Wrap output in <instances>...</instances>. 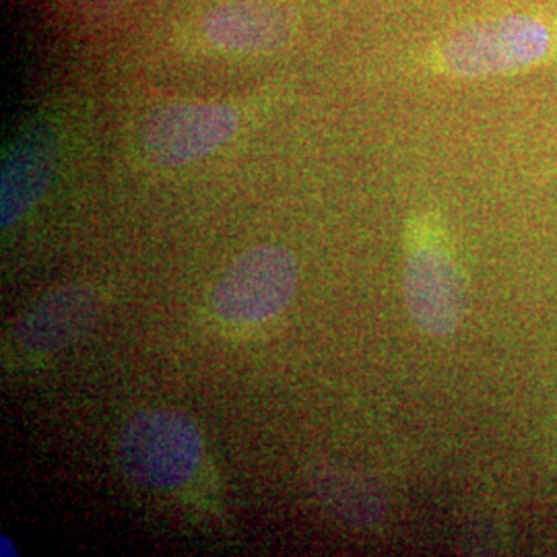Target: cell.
I'll return each instance as SVG.
<instances>
[{"mask_svg": "<svg viewBox=\"0 0 557 557\" xmlns=\"http://www.w3.org/2000/svg\"><path fill=\"white\" fill-rule=\"evenodd\" d=\"M298 281V259L289 248H250L220 278L213 310L223 322L236 326L269 322L292 304Z\"/></svg>", "mask_w": 557, "mask_h": 557, "instance_id": "3957f363", "label": "cell"}, {"mask_svg": "<svg viewBox=\"0 0 557 557\" xmlns=\"http://www.w3.org/2000/svg\"><path fill=\"white\" fill-rule=\"evenodd\" d=\"M403 292L411 319L430 335H450L465 314V285L453 259L423 248L413 252L403 275Z\"/></svg>", "mask_w": 557, "mask_h": 557, "instance_id": "8992f818", "label": "cell"}, {"mask_svg": "<svg viewBox=\"0 0 557 557\" xmlns=\"http://www.w3.org/2000/svg\"><path fill=\"white\" fill-rule=\"evenodd\" d=\"M0 541H2V552H0L2 556H17V552H13V545H11L9 541H7V537H4V535L0 537Z\"/></svg>", "mask_w": 557, "mask_h": 557, "instance_id": "30bf717a", "label": "cell"}, {"mask_svg": "<svg viewBox=\"0 0 557 557\" xmlns=\"http://www.w3.org/2000/svg\"><path fill=\"white\" fill-rule=\"evenodd\" d=\"M236 110L218 103H172L153 112L143 126V147L160 165L200 160L234 137Z\"/></svg>", "mask_w": 557, "mask_h": 557, "instance_id": "277c9868", "label": "cell"}, {"mask_svg": "<svg viewBox=\"0 0 557 557\" xmlns=\"http://www.w3.org/2000/svg\"><path fill=\"white\" fill-rule=\"evenodd\" d=\"M554 59L557 21L529 13L469 23L438 50L440 66L465 79L512 75Z\"/></svg>", "mask_w": 557, "mask_h": 557, "instance_id": "6da1fadb", "label": "cell"}, {"mask_svg": "<svg viewBox=\"0 0 557 557\" xmlns=\"http://www.w3.org/2000/svg\"><path fill=\"white\" fill-rule=\"evenodd\" d=\"M57 156V135L46 124L32 126L13 143L0 182V225L4 232L41 199L54 174Z\"/></svg>", "mask_w": 557, "mask_h": 557, "instance_id": "52a82bcc", "label": "cell"}, {"mask_svg": "<svg viewBox=\"0 0 557 557\" xmlns=\"http://www.w3.org/2000/svg\"><path fill=\"white\" fill-rule=\"evenodd\" d=\"M100 308L101 294L94 285H62L48 292L23 314L13 331V338L27 354H57L94 326Z\"/></svg>", "mask_w": 557, "mask_h": 557, "instance_id": "5b68a950", "label": "cell"}, {"mask_svg": "<svg viewBox=\"0 0 557 557\" xmlns=\"http://www.w3.org/2000/svg\"><path fill=\"white\" fill-rule=\"evenodd\" d=\"M205 36L223 50H275L292 36V17L285 9L262 0H232L215 7L205 20Z\"/></svg>", "mask_w": 557, "mask_h": 557, "instance_id": "ba28073f", "label": "cell"}, {"mask_svg": "<svg viewBox=\"0 0 557 557\" xmlns=\"http://www.w3.org/2000/svg\"><path fill=\"white\" fill-rule=\"evenodd\" d=\"M205 442L195 419L172 409H147L122 428L124 475L151 490H174L197 473Z\"/></svg>", "mask_w": 557, "mask_h": 557, "instance_id": "7a4b0ae2", "label": "cell"}, {"mask_svg": "<svg viewBox=\"0 0 557 557\" xmlns=\"http://www.w3.org/2000/svg\"><path fill=\"white\" fill-rule=\"evenodd\" d=\"M308 481L312 492L341 517L359 522L361 518L374 515V506L359 502V498H368V494L354 475L335 471L326 465H314L308 469Z\"/></svg>", "mask_w": 557, "mask_h": 557, "instance_id": "9c48e42d", "label": "cell"}, {"mask_svg": "<svg viewBox=\"0 0 557 557\" xmlns=\"http://www.w3.org/2000/svg\"><path fill=\"white\" fill-rule=\"evenodd\" d=\"M108 4H120V2H126V0H106Z\"/></svg>", "mask_w": 557, "mask_h": 557, "instance_id": "8fae6325", "label": "cell"}]
</instances>
